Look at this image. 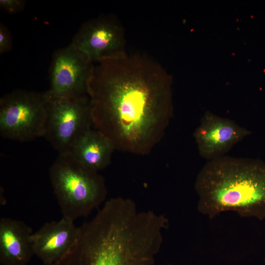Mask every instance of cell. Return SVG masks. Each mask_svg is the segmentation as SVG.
<instances>
[{
    "label": "cell",
    "mask_w": 265,
    "mask_h": 265,
    "mask_svg": "<svg viewBox=\"0 0 265 265\" xmlns=\"http://www.w3.org/2000/svg\"><path fill=\"white\" fill-rule=\"evenodd\" d=\"M87 95L95 130L132 153H148L172 113L169 77L143 55L124 52L94 64Z\"/></svg>",
    "instance_id": "cell-1"
},
{
    "label": "cell",
    "mask_w": 265,
    "mask_h": 265,
    "mask_svg": "<svg viewBox=\"0 0 265 265\" xmlns=\"http://www.w3.org/2000/svg\"><path fill=\"white\" fill-rule=\"evenodd\" d=\"M93 68L94 63L71 43L56 50L52 57L50 87L46 91L50 100L86 95Z\"/></svg>",
    "instance_id": "cell-6"
},
{
    "label": "cell",
    "mask_w": 265,
    "mask_h": 265,
    "mask_svg": "<svg viewBox=\"0 0 265 265\" xmlns=\"http://www.w3.org/2000/svg\"><path fill=\"white\" fill-rule=\"evenodd\" d=\"M194 187L197 210L210 219L226 211L265 219V162L262 160L225 156L208 161Z\"/></svg>",
    "instance_id": "cell-2"
},
{
    "label": "cell",
    "mask_w": 265,
    "mask_h": 265,
    "mask_svg": "<svg viewBox=\"0 0 265 265\" xmlns=\"http://www.w3.org/2000/svg\"><path fill=\"white\" fill-rule=\"evenodd\" d=\"M25 1L23 0H0V6L10 13H16L24 9Z\"/></svg>",
    "instance_id": "cell-13"
},
{
    "label": "cell",
    "mask_w": 265,
    "mask_h": 265,
    "mask_svg": "<svg viewBox=\"0 0 265 265\" xmlns=\"http://www.w3.org/2000/svg\"><path fill=\"white\" fill-rule=\"evenodd\" d=\"M171 265V264H169V265Z\"/></svg>",
    "instance_id": "cell-14"
},
{
    "label": "cell",
    "mask_w": 265,
    "mask_h": 265,
    "mask_svg": "<svg viewBox=\"0 0 265 265\" xmlns=\"http://www.w3.org/2000/svg\"><path fill=\"white\" fill-rule=\"evenodd\" d=\"M31 228L24 222L9 217L0 219V263L26 265L34 255Z\"/></svg>",
    "instance_id": "cell-10"
},
{
    "label": "cell",
    "mask_w": 265,
    "mask_h": 265,
    "mask_svg": "<svg viewBox=\"0 0 265 265\" xmlns=\"http://www.w3.org/2000/svg\"><path fill=\"white\" fill-rule=\"evenodd\" d=\"M71 43L93 63L125 52L123 30L119 24L108 16L100 17L84 23Z\"/></svg>",
    "instance_id": "cell-7"
},
{
    "label": "cell",
    "mask_w": 265,
    "mask_h": 265,
    "mask_svg": "<svg viewBox=\"0 0 265 265\" xmlns=\"http://www.w3.org/2000/svg\"><path fill=\"white\" fill-rule=\"evenodd\" d=\"M12 48V40L9 31L2 23H0V53L10 51Z\"/></svg>",
    "instance_id": "cell-12"
},
{
    "label": "cell",
    "mask_w": 265,
    "mask_h": 265,
    "mask_svg": "<svg viewBox=\"0 0 265 265\" xmlns=\"http://www.w3.org/2000/svg\"><path fill=\"white\" fill-rule=\"evenodd\" d=\"M251 132L234 121L207 111L193 137L200 155L208 161L222 157Z\"/></svg>",
    "instance_id": "cell-8"
},
{
    "label": "cell",
    "mask_w": 265,
    "mask_h": 265,
    "mask_svg": "<svg viewBox=\"0 0 265 265\" xmlns=\"http://www.w3.org/2000/svg\"><path fill=\"white\" fill-rule=\"evenodd\" d=\"M79 233L80 227L69 218L62 217L59 220L46 222L32 235L34 255L44 265L53 264L73 247Z\"/></svg>",
    "instance_id": "cell-9"
},
{
    "label": "cell",
    "mask_w": 265,
    "mask_h": 265,
    "mask_svg": "<svg viewBox=\"0 0 265 265\" xmlns=\"http://www.w3.org/2000/svg\"><path fill=\"white\" fill-rule=\"evenodd\" d=\"M46 91L17 89L0 99V133L21 142L43 137L50 103Z\"/></svg>",
    "instance_id": "cell-4"
},
{
    "label": "cell",
    "mask_w": 265,
    "mask_h": 265,
    "mask_svg": "<svg viewBox=\"0 0 265 265\" xmlns=\"http://www.w3.org/2000/svg\"><path fill=\"white\" fill-rule=\"evenodd\" d=\"M264 265H265V264H264Z\"/></svg>",
    "instance_id": "cell-15"
},
{
    "label": "cell",
    "mask_w": 265,
    "mask_h": 265,
    "mask_svg": "<svg viewBox=\"0 0 265 265\" xmlns=\"http://www.w3.org/2000/svg\"><path fill=\"white\" fill-rule=\"evenodd\" d=\"M92 126L87 96L51 100L43 137L58 154L67 153Z\"/></svg>",
    "instance_id": "cell-5"
},
{
    "label": "cell",
    "mask_w": 265,
    "mask_h": 265,
    "mask_svg": "<svg viewBox=\"0 0 265 265\" xmlns=\"http://www.w3.org/2000/svg\"><path fill=\"white\" fill-rule=\"evenodd\" d=\"M49 175L62 217L74 221L86 216L106 198L103 177L69 153L58 154L49 168Z\"/></svg>",
    "instance_id": "cell-3"
},
{
    "label": "cell",
    "mask_w": 265,
    "mask_h": 265,
    "mask_svg": "<svg viewBox=\"0 0 265 265\" xmlns=\"http://www.w3.org/2000/svg\"><path fill=\"white\" fill-rule=\"evenodd\" d=\"M114 149L107 138L91 128L77 141L67 153L84 166L98 172L108 165Z\"/></svg>",
    "instance_id": "cell-11"
}]
</instances>
